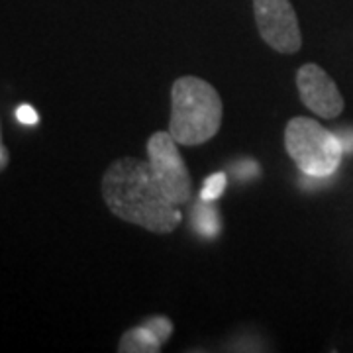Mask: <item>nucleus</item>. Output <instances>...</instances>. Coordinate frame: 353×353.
Listing matches in <instances>:
<instances>
[{"label": "nucleus", "mask_w": 353, "mask_h": 353, "mask_svg": "<svg viewBox=\"0 0 353 353\" xmlns=\"http://www.w3.org/2000/svg\"><path fill=\"white\" fill-rule=\"evenodd\" d=\"M159 350H161V341L153 336L145 324L139 328L128 330L118 345L120 353H157Z\"/></svg>", "instance_id": "6e6552de"}, {"label": "nucleus", "mask_w": 353, "mask_h": 353, "mask_svg": "<svg viewBox=\"0 0 353 353\" xmlns=\"http://www.w3.org/2000/svg\"><path fill=\"white\" fill-rule=\"evenodd\" d=\"M10 161V155H8V150H6V145L2 143V126H0V173L6 169V165Z\"/></svg>", "instance_id": "4468645a"}, {"label": "nucleus", "mask_w": 353, "mask_h": 353, "mask_svg": "<svg viewBox=\"0 0 353 353\" xmlns=\"http://www.w3.org/2000/svg\"><path fill=\"white\" fill-rule=\"evenodd\" d=\"M338 139L343 153H353V128H341L338 132H334Z\"/></svg>", "instance_id": "ddd939ff"}, {"label": "nucleus", "mask_w": 353, "mask_h": 353, "mask_svg": "<svg viewBox=\"0 0 353 353\" xmlns=\"http://www.w3.org/2000/svg\"><path fill=\"white\" fill-rule=\"evenodd\" d=\"M222 126V99L199 77H181L171 88L169 134L181 145H201Z\"/></svg>", "instance_id": "f03ea898"}, {"label": "nucleus", "mask_w": 353, "mask_h": 353, "mask_svg": "<svg viewBox=\"0 0 353 353\" xmlns=\"http://www.w3.org/2000/svg\"><path fill=\"white\" fill-rule=\"evenodd\" d=\"M301 101L320 118H338L343 110V99L332 77L316 63H306L296 73Z\"/></svg>", "instance_id": "423d86ee"}, {"label": "nucleus", "mask_w": 353, "mask_h": 353, "mask_svg": "<svg viewBox=\"0 0 353 353\" xmlns=\"http://www.w3.org/2000/svg\"><path fill=\"white\" fill-rule=\"evenodd\" d=\"M102 196L114 216L153 234H169L183 220L179 206L167 201L155 183L148 159L114 161L102 176Z\"/></svg>", "instance_id": "f257e3e1"}, {"label": "nucleus", "mask_w": 353, "mask_h": 353, "mask_svg": "<svg viewBox=\"0 0 353 353\" xmlns=\"http://www.w3.org/2000/svg\"><path fill=\"white\" fill-rule=\"evenodd\" d=\"M145 326L150 328L153 336L157 338V340L163 343L165 340H169V336L173 334V324H171V320L169 318H165V316H155V318H150L148 322H145Z\"/></svg>", "instance_id": "9d476101"}, {"label": "nucleus", "mask_w": 353, "mask_h": 353, "mask_svg": "<svg viewBox=\"0 0 353 353\" xmlns=\"http://www.w3.org/2000/svg\"><path fill=\"white\" fill-rule=\"evenodd\" d=\"M234 175L238 181H250L259 175V165L253 159H240L238 163H234Z\"/></svg>", "instance_id": "9b49d317"}, {"label": "nucleus", "mask_w": 353, "mask_h": 353, "mask_svg": "<svg viewBox=\"0 0 353 353\" xmlns=\"http://www.w3.org/2000/svg\"><path fill=\"white\" fill-rule=\"evenodd\" d=\"M285 148L299 171L316 179H330L343 157L338 136L304 116L292 118L287 124Z\"/></svg>", "instance_id": "7ed1b4c3"}, {"label": "nucleus", "mask_w": 353, "mask_h": 353, "mask_svg": "<svg viewBox=\"0 0 353 353\" xmlns=\"http://www.w3.org/2000/svg\"><path fill=\"white\" fill-rule=\"evenodd\" d=\"M253 12L259 34L269 48L285 55L301 50V26L290 0H253Z\"/></svg>", "instance_id": "39448f33"}, {"label": "nucleus", "mask_w": 353, "mask_h": 353, "mask_svg": "<svg viewBox=\"0 0 353 353\" xmlns=\"http://www.w3.org/2000/svg\"><path fill=\"white\" fill-rule=\"evenodd\" d=\"M192 228L202 238H216L222 230L220 216L216 210L214 201H204L199 199V202L192 208Z\"/></svg>", "instance_id": "0eeeda50"}, {"label": "nucleus", "mask_w": 353, "mask_h": 353, "mask_svg": "<svg viewBox=\"0 0 353 353\" xmlns=\"http://www.w3.org/2000/svg\"><path fill=\"white\" fill-rule=\"evenodd\" d=\"M16 120H18L20 124H24V126H36L39 118L34 106H30V104H20V106L16 108Z\"/></svg>", "instance_id": "f8f14e48"}, {"label": "nucleus", "mask_w": 353, "mask_h": 353, "mask_svg": "<svg viewBox=\"0 0 353 353\" xmlns=\"http://www.w3.org/2000/svg\"><path fill=\"white\" fill-rule=\"evenodd\" d=\"M148 163L152 175L167 201L175 206L187 204L192 196V181L183 161L175 138L169 132H157L148 141Z\"/></svg>", "instance_id": "20e7f679"}, {"label": "nucleus", "mask_w": 353, "mask_h": 353, "mask_svg": "<svg viewBox=\"0 0 353 353\" xmlns=\"http://www.w3.org/2000/svg\"><path fill=\"white\" fill-rule=\"evenodd\" d=\"M226 173H214V175H210L202 183L201 199H204V201H218L224 194V190H226Z\"/></svg>", "instance_id": "1a4fd4ad"}]
</instances>
